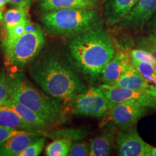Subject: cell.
<instances>
[{
    "label": "cell",
    "mask_w": 156,
    "mask_h": 156,
    "mask_svg": "<svg viewBox=\"0 0 156 156\" xmlns=\"http://www.w3.org/2000/svg\"><path fill=\"white\" fill-rule=\"evenodd\" d=\"M0 125L44 135L41 132L38 131L28 123L25 122L13 109L7 106H0Z\"/></svg>",
    "instance_id": "18"
},
{
    "label": "cell",
    "mask_w": 156,
    "mask_h": 156,
    "mask_svg": "<svg viewBox=\"0 0 156 156\" xmlns=\"http://www.w3.org/2000/svg\"><path fill=\"white\" fill-rule=\"evenodd\" d=\"M40 25L38 24H36V23H32L30 20V19L27 20L26 22H25V33H30V32H34V31L38 29V27Z\"/></svg>",
    "instance_id": "32"
},
{
    "label": "cell",
    "mask_w": 156,
    "mask_h": 156,
    "mask_svg": "<svg viewBox=\"0 0 156 156\" xmlns=\"http://www.w3.org/2000/svg\"><path fill=\"white\" fill-rule=\"evenodd\" d=\"M69 53L81 75L90 84L101 81L102 72L116 52L104 26L69 37Z\"/></svg>",
    "instance_id": "2"
},
{
    "label": "cell",
    "mask_w": 156,
    "mask_h": 156,
    "mask_svg": "<svg viewBox=\"0 0 156 156\" xmlns=\"http://www.w3.org/2000/svg\"><path fill=\"white\" fill-rule=\"evenodd\" d=\"M72 113L77 116L101 119L108 116L114 106L98 86H90L85 92L76 95L68 104Z\"/></svg>",
    "instance_id": "6"
},
{
    "label": "cell",
    "mask_w": 156,
    "mask_h": 156,
    "mask_svg": "<svg viewBox=\"0 0 156 156\" xmlns=\"http://www.w3.org/2000/svg\"><path fill=\"white\" fill-rule=\"evenodd\" d=\"M100 0H38V8L42 12L67 8L98 9Z\"/></svg>",
    "instance_id": "17"
},
{
    "label": "cell",
    "mask_w": 156,
    "mask_h": 156,
    "mask_svg": "<svg viewBox=\"0 0 156 156\" xmlns=\"http://www.w3.org/2000/svg\"><path fill=\"white\" fill-rule=\"evenodd\" d=\"M135 44L136 48L149 52L156 62V38L149 36L137 37L135 39Z\"/></svg>",
    "instance_id": "24"
},
{
    "label": "cell",
    "mask_w": 156,
    "mask_h": 156,
    "mask_svg": "<svg viewBox=\"0 0 156 156\" xmlns=\"http://www.w3.org/2000/svg\"><path fill=\"white\" fill-rule=\"evenodd\" d=\"M156 12V0H138L131 11L114 28L116 30H138L145 26Z\"/></svg>",
    "instance_id": "10"
},
{
    "label": "cell",
    "mask_w": 156,
    "mask_h": 156,
    "mask_svg": "<svg viewBox=\"0 0 156 156\" xmlns=\"http://www.w3.org/2000/svg\"><path fill=\"white\" fill-rule=\"evenodd\" d=\"M8 3L14 7L28 9L35 0H7Z\"/></svg>",
    "instance_id": "31"
},
{
    "label": "cell",
    "mask_w": 156,
    "mask_h": 156,
    "mask_svg": "<svg viewBox=\"0 0 156 156\" xmlns=\"http://www.w3.org/2000/svg\"><path fill=\"white\" fill-rule=\"evenodd\" d=\"M151 108L135 101L116 103L109 111L108 116L119 129L127 130L136 125Z\"/></svg>",
    "instance_id": "8"
},
{
    "label": "cell",
    "mask_w": 156,
    "mask_h": 156,
    "mask_svg": "<svg viewBox=\"0 0 156 156\" xmlns=\"http://www.w3.org/2000/svg\"><path fill=\"white\" fill-rule=\"evenodd\" d=\"M10 77L9 98L30 108L51 125L67 122V117L60 101L36 89L23 73H15Z\"/></svg>",
    "instance_id": "3"
},
{
    "label": "cell",
    "mask_w": 156,
    "mask_h": 156,
    "mask_svg": "<svg viewBox=\"0 0 156 156\" xmlns=\"http://www.w3.org/2000/svg\"><path fill=\"white\" fill-rule=\"evenodd\" d=\"M7 3H8L7 0H0V8L2 9Z\"/></svg>",
    "instance_id": "33"
},
{
    "label": "cell",
    "mask_w": 156,
    "mask_h": 156,
    "mask_svg": "<svg viewBox=\"0 0 156 156\" xmlns=\"http://www.w3.org/2000/svg\"><path fill=\"white\" fill-rule=\"evenodd\" d=\"M42 136L44 135L41 134L26 132L11 136L0 145V156H19Z\"/></svg>",
    "instance_id": "15"
},
{
    "label": "cell",
    "mask_w": 156,
    "mask_h": 156,
    "mask_svg": "<svg viewBox=\"0 0 156 156\" xmlns=\"http://www.w3.org/2000/svg\"><path fill=\"white\" fill-rule=\"evenodd\" d=\"M150 156H156V147H153V148L151 149V155H150Z\"/></svg>",
    "instance_id": "34"
},
{
    "label": "cell",
    "mask_w": 156,
    "mask_h": 156,
    "mask_svg": "<svg viewBox=\"0 0 156 156\" xmlns=\"http://www.w3.org/2000/svg\"><path fill=\"white\" fill-rule=\"evenodd\" d=\"M114 85L140 90H151L156 89V86L151 85L144 79L132 64L131 58L126 64L120 77L114 84Z\"/></svg>",
    "instance_id": "16"
},
{
    "label": "cell",
    "mask_w": 156,
    "mask_h": 156,
    "mask_svg": "<svg viewBox=\"0 0 156 156\" xmlns=\"http://www.w3.org/2000/svg\"><path fill=\"white\" fill-rule=\"evenodd\" d=\"M10 80L9 74L0 71V106L10 96Z\"/></svg>",
    "instance_id": "25"
},
{
    "label": "cell",
    "mask_w": 156,
    "mask_h": 156,
    "mask_svg": "<svg viewBox=\"0 0 156 156\" xmlns=\"http://www.w3.org/2000/svg\"><path fill=\"white\" fill-rule=\"evenodd\" d=\"M46 139L45 136H42L38 140L34 142L28 146L26 149L24 150L19 156H38L41 153L44 149Z\"/></svg>",
    "instance_id": "27"
},
{
    "label": "cell",
    "mask_w": 156,
    "mask_h": 156,
    "mask_svg": "<svg viewBox=\"0 0 156 156\" xmlns=\"http://www.w3.org/2000/svg\"><path fill=\"white\" fill-rule=\"evenodd\" d=\"M145 27H146L147 36L156 38V12Z\"/></svg>",
    "instance_id": "30"
},
{
    "label": "cell",
    "mask_w": 156,
    "mask_h": 156,
    "mask_svg": "<svg viewBox=\"0 0 156 156\" xmlns=\"http://www.w3.org/2000/svg\"><path fill=\"white\" fill-rule=\"evenodd\" d=\"M40 21L49 34L67 38L83 34L104 24L97 9L85 8L43 12Z\"/></svg>",
    "instance_id": "4"
},
{
    "label": "cell",
    "mask_w": 156,
    "mask_h": 156,
    "mask_svg": "<svg viewBox=\"0 0 156 156\" xmlns=\"http://www.w3.org/2000/svg\"><path fill=\"white\" fill-rule=\"evenodd\" d=\"M118 127L111 121L107 123L102 131L90 141V156H107L114 149Z\"/></svg>",
    "instance_id": "11"
},
{
    "label": "cell",
    "mask_w": 156,
    "mask_h": 156,
    "mask_svg": "<svg viewBox=\"0 0 156 156\" xmlns=\"http://www.w3.org/2000/svg\"><path fill=\"white\" fill-rule=\"evenodd\" d=\"M129 60V51L124 49L116 51L114 56L103 70L101 78L102 84L114 85L120 77Z\"/></svg>",
    "instance_id": "14"
},
{
    "label": "cell",
    "mask_w": 156,
    "mask_h": 156,
    "mask_svg": "<svg viewBox=\"0 0 156 156\" xmlns=\"http://www.w3.org/2000/svg\"><path fill=\"white\" fill-rule=\"evenodd\" d=\"M138 0H105L103 20L106 26L114 27L131 11Z\"/></svg>",
    "instance_id": "12"
},
{
    "label": "cell",
    "mask_w": 156,
    "mask_h": 156,
    "mask_svg": "<svg viewBox=\"0 0 156 156\" xmlns=\"http://www.w3.org/2000/svg\"><path fill=\"white\" fill-rule=\"evenodd\" d=\"M98 86L114 105L124 101H135L151 109H156V89L140 90L106 84H100Z\"/></svg>",
    "instance_id": "7"
},
{
    "label": "cell",
    "mask_w": 156,
    "mask_h": 156,
    "mask_svg": "<svg viewBox=\"0 0 156 156\" xmlns=\"http://www.w3.org/2000/svg\"><path fill=\"white\" fill-rule=\"evenodd\" d=\"M90 133V130L87 127H74V128H62L54 129H53L46 134V136L51 140L66 138L72 142L85 140Z\"/></svg>",
    "instance_id": "19"
},
{
    "label": "cell",
    "mask_w": 156,
    "mask_h": 156,
    "mask_svg": "<svg viewBox=\"0 0 156 156\" xmlns=\"http://www.w3.org/2000/svg\"><path fill=\"white\" fill-rule=\"evenodd\" d=\"M90 143L84 140L73 142L70 147L69 155L70 156H87L90 155Z\"/></svg>",
    "instance_id": "26"
},
{
    "label": "cell",
    "mask_w": 156,
    "mask_h": 156,
    "mask_svg": "<svg viewBox=\"0 0 156 156\" xmlns=\"http://www.w3.org/2000/svg\"><path fill=\"white\" fill-rule=\"evenodd\" d=\"M73 142L66 138L53 140V142L46 146L45 155L47 156L69 155L70 147Z\"/></svg>",
    "instance_id": "20"
},
{
    "label": "cell",
    "mask_w": 156,
    "mask_h": 156,
    "mask_svg": "<svg viewBox=\"0 0 156 156\" xmlns=\"http://www.w3.org/2000/svg\"><path fill=\"white\" fill-rule=\"evenodd\" d=\"M28 9L17 7L7 10L2 20L5 28H9L25 22L28 19Z\"/></svg>",
    "instance_id": "21"
},
{
    "label": "cell",
    "mask_w": 156,
    "mask_h": 156,
    "mask_svg": "<svg viewBox=\"0 0 156 156\" xmlns=\"http://www.w3.org/2000/svg\"><path fill=\"white\" fill-rule=\"evenodd\" d=\"M105 1V0H100V2H101V3H103V2H104Z\"/></svg>",
    "instance_id": "36"
},
{
    "label": "cell",
    "mask_w": 156,
    "mask_h": 156,
    "mask_svg": "<svg viewBox=\"0 0 156 156\" xmlns=\"http://www.w3.org/2000/svg\"><path fill=\"white\" fill-rule=\"evenodd\" d=\"M29 74L44 92L66 105L88 87L70 54L59 48H43Z\"/></svg>",
    "instance_id": "1"
},
{
    "label": "cell",
    "mask_w": 156,
    "mask_h": 156,
    "mask_svg": "<svg viewBox=\"0 0 156 156\" xmlns=\"http://www.w3.org/2000/svg\"><path fill=\"white\" fill-rule=\"evenodd\" d=\"M25 22L15 25V26L11 27L9 28H5L6 32L5 35V38H4V41L2 42L3 48L8 46L9 45H10L12 43L14 42L15 40H17V38H20V37L25 34Z\"/></svg>",
    "instance_id": "23"
},
{
    "label": "cell",
    "mask_w": 156,
    "mask_h": 156,
    "mask_svg": "<svg viewBox=\"0 0 156 156\" xmlns=\"http://www.w3.org/2000/svg\"><path fill=\"white\" fill-rule=\"evenodd\" d=\"M2 106H7L13 109L25 122L28 123L38 131L41 132L44 136H46L48 132L53 129V125L46 122L30 108L21 104L20 103L17 102V101L11 98H9L3 103Z\"/></svg>",
    "instance_id": "13"
},
{
    "label": "cell",
    "mask_w": 156,
    "mask_h": 156,
    "mask_svg": "<svg viewBox=\"0 0 156 156\" xmlns=\"http://www.w3.org/2000/svg\"><path fill=\"white\" fill-rule=\"evenodd\" d=\"M3 20V14H2V9L0 8V23Z\"/></svg>",
    "instance_id": "35"
},
{
    "label": "cell",
    "mask_w": 156,
    "mask_h": 156,
    "mask_svg": "<svg viewBox=\"0 0 156 156\" xmlns=\"http://www.w3.org/2000/svg\"><path fill=\"white\" fill-rule=\"evenodd\" d=\"M44 46V33L39 26L34 32L25 33L3 49L8 63L17 71H22L30 66Z\"/></svg>",
    "instance_id": "5"
},
{
    "label": "cell",
    "mask_w": 156,
    "mask_h": 156,
    "mask_svg": "<svg viewBox=\"0 0 156 156\" xmlns=\"http://www.w3.org/2000/svg\"><path fill=\"white\" fill-rule=\"evenodd\" d=\"M115 146L120 156H150L153 148L138 133L136 124L127 130L118 129Z\"/></svg>",
    "instance_id": "9"
},
{
    "label": "cell",
    "mask_w": 156,
    "mask_h": 156,
    "mask_svg": "<svg viewBox=\"0 0 156 156\" xmlns=\"http://www.w3.org/2000/svg\"><path fill=\"white\" fill-rule=\"evenodd\" d=\"M130 58L132 64L144 79L151 85L156 86V70L153 65L148 62L139 61L131 57Z\"/></svg>",
    "instance_id": "22"
},
{
    "label": "cell",
    "mask_w": 156,
    "mask_h": 156,
    "mask_svg": "<svg viewBox=\"0 0 156 156\" xmlns=\"http://www.w3.org/2000/svg\"><path fill=\"white\" fill-rule=\"evenodd\" d=\"M130 57L142 62H146L153 65L156 70V62L153 56L147 51L140 48H132L129 50Z\"/></svg>",
    "instance_id": "28"
},
{
    "label": "cell",
    "mask_w": 156,
    "mask_h": 156,
    "mask_svg": "<svg viewBox=\"0 0 156 156\" xmlns=\"http://www.w3.org/2000/svg\"><path fill=\"white\" fill-rule=\"evenodd\" d=\"M23 132H26L23 131V130H17L15 129L8 128L6 127V126L0 125V145L2 144H3L6 140L10 138L11 136L16 135V134L23 133Z\"/></svg>",
    "instance_id": "29"
}]
</instances>
